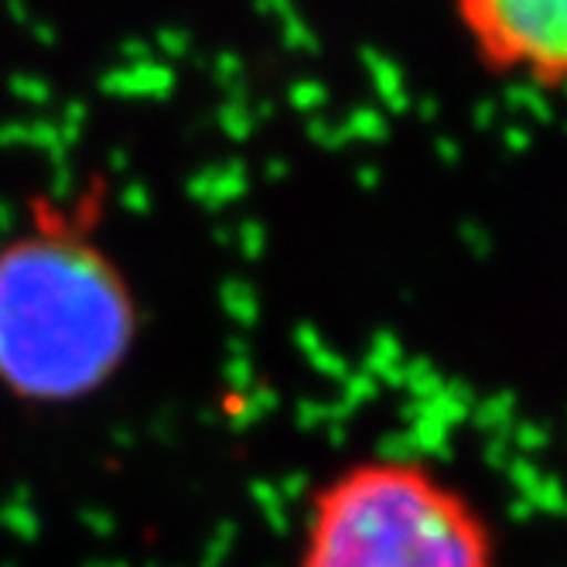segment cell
<instances>
[{"label":"cell","instance_id":"cell-3","mask_svg":"<svg viewBox=\"0 0 567 567\" xmlns=\"http://www.w3.org/2000/svg\"><path fill=\"white\" fill-rule=\"evenodd\" d=\"M478 69L513 86L567 90V0H452Z\"/></svg>","mask_w":567,"mask_h":567},{"label":"cell","instance_id":"cell-2","mask_svg":"<svg viewBox=\"0 0 567 567\" xmlns=\"http://www.w3.org/2000/svg\"><path fill=\"white\" fill-rule=\"evenodd\" d=\"M298 567H499L489 516L441 468L367 455L315 485Z\"/></svg>","mask_w":567,"mask_h":567},{"label":"cell","instance_id":"cell-1","mask_svg":"<svg viewBox=\"0 0 567 567\" xmlns=\"http://www.w3.org/2000/svg\"><path fill=\"white\" fill-rule=\"evenodd\" d=\"M141 311L116 264L79 233L0 247V390L28 408L103 393L137 346Z\"/></svg>","mask_w":567,"mask_h":567}]
</instances>
